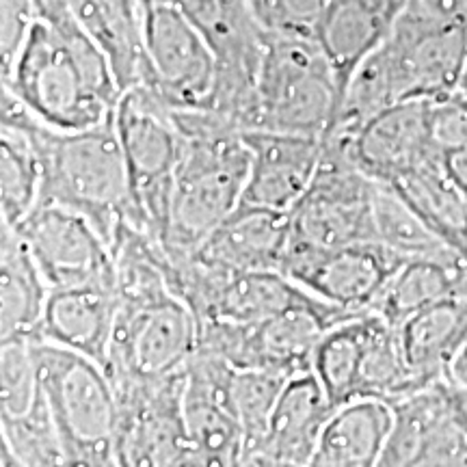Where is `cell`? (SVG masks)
I'll list each match as a JSON object with an SVG mask.
<instances>
[{"instance_id":"1","label":"cell","mask_w":467,"mask_h":467,"mask_svg":"<svg viewBox=\"0 0 467 467\" xmlns=\"http://www.w3.org/2000/svg\"><path fill=\"white\" fill-rule=\"evenodd\" d=\"M3 87L44 126L91 130L113 121L121 89L113 63L78 16L33 22Z\"/></svg>"},{"instance_id":"2","label":"cell","mask_w":467,"mask_h":467,"mask_svg":"<svg viewBox=\"0 0 467 467\" xmlns=\"http://www.w3.org/2000/svg\"><path fill=\"white\" fill-rule=\"evenodd\" d=\"M184 137L169 225L161 247L167 258H182L241 206L249 175L243 132L213 110H173Z\"/></svg>"},{"instance_id":"3","label":"cell","mask_w":467,"mask_h":467,"mask_svg":"<svg viewBox=\"0 0 467 467\" xmlns=\"http://www.w3.org/2000/svg\"><path fill=\"white\" fill-rule=\"evenodd\" d=\"M465 58L467 22L407 0L388 39L355 72L353 91L370 110L440 100L459 91Z\"/></svg>"},{"instance_id":"4","label":"cell","mask_w":467,"mask_h":467,"mask_svg":"<svg viewBox=\"0 0 467 467\" xmlns=\"http://www.w3.org/2000/svg\"><path fill=\"white\" fill-rule=\"evenodd\" d=\"M26 126L42 161V202L80 213L109 244L124 221L134 223L130 178L113 121L61 132L28 113Z\"/></svg>"},{"instance_id":"5","label":"cell","mask_w":467,"mask_h":467,"mask_svg":"<svg viewBox=\"0 0 467 467\" xmlns=\"http://www.w3.org/2000/svg\"><path fill=\"white\" fill-rule=\"evenodd\" d=\"M337 109L340 89L314 37L266 33L247 130L325 137Z\"/></svg>"},{"instance_id":"6","label":"cell","mask_w":467,"mask_h":467,"mask_svg":"<svg viewBox=\"0 0 467 467\" xmlns=\"http://www.w3.org/2000/svg\"><path fill=\"white\" fill-rule=\"evenodd\" d=\"M113 126L130 178L132 225L161 244L169 225L184 145L173 109L145 85H132L117 102Z\"/></svg>"},{"instance_id":"7","label":"cell","mask_w":467,"mask_h":467,"mask_svg":"<svg viewBox=\"0 0 467 467\" xmlns=\"http://www.w3.org/2000/svg\"><path fill=\"white\" fill-rule=\"evenodd\" d=\"M221 58L206 28L173 0H141V78L167 107L210 109Z\"/></svg>"},{"instance_id":"8","label":"cell","mask_w":467,"mask_h":467,"mask_svg":"<svg viewBox=\"0 0 467 467\" xmlns=\"http://www.w3.org/2000/svg\"><path fill=\"white\" fill-rule=\"evenodd\" d=\"M353 317L359 314H350L314 296L303 306L260 323L203 320L197 350L227 361L236 370L266 368L296 377L312 372L314 353L327 331Z\"/></svg>"},{"instance_id":"9","label":"cell","mask_w":467,"mask_h":467,"mask_svg":"<svg viewBox=\"0 0 467 467\" xmlns=\"http://www.w3.org/2000/svg\"><path fill=\"white\" fill-rule=\"evenodd\" d=\"M119 467H200L184 418V370L115 385Z\"/></svg>"},{"instance_id":"10","label":"cell","mask_w":467,"mask_h":467,"mask_svg":"<svg viewBox=\"0 0 467 467\" xmlns=\"http://www.w3.org/2000/svg\"><path fill=\"white\" fill-rule=\"evenodd\" d=\"M197 342L200 323L180 296L119 306L107 372L113 385L156 381L182 372L197 353Z\"/></svg>"},{"instance_id":"11","label":"cell","mask_w":467,"mask_h":467,"mask_svg":"<svg viewBox=\"0 0 467 467\" xmlns=\"http://www.w3.org/2000/svg\"><path fill=\"white\" fill-rule=\"evenodd\" d=\"M405 262L379 243L318 249L290 236L282 275L320 301L350 314H366L372 312L385 285Z\"/></svg>"},{"instance_id":"12","label":"cell","mask_w":467,"mask_h":467,"mask_svg":"<svg viewBox=\"0 0 467 467\" xmlns=\"http://www.w3.org/2000/svg\"><path fill=\"white\" fill-rule=\"evenodd\" d=\"M35 348L42 392L58 435L78 441H113L119 402L104 366L37 337Z\"/></svg>"},{"instance_id":"13","label":"cell","mask_w":467,"mask_h":467,"mask_svg":"<svg viewBox=\"0 0 467 467\" xmlns=\"http://www.w3.org/2000/svg\"><path fill=\"white\" fill-rule=\"evenodd\" d=\"M16 230L50 290L115 284L109 241L76 210L42 202Z\"/></svg>"},{"instance_id":"14","label":"cell","mask_w":467,"mask_h":467,"mask_svg":"<svg viewBox=\"0 0 467 467\" xmlns=\"http://www.w3.org/2000/svg\"><path fill=\"white\" fill-rule=\"evenodd\" d=\"M327 137V134H325ZM366 175L394 184L443 156L431 139V100H407L381 110L353 134H336Z\"/></svg>"},{"instance_id":"15","label":"cell","mask_w":467,"mask_h":467,"mask_svg":"<svg viewBox=\"0 0 467 467\" xmlns=\"http://www.w3.org/2000/svg\"><path fill=\"white\" fill-rule=\"evenodd\" d=\"M467 465V437L454 422L446 379L394 405V424L379 467Z\"/></svg>"},{"instance_id":"16","label":"cell","mask_w":467,"mask_h":467,"mask_svg":"<svg viewBox=\"0 0 467 467\" xmlns=\"http://www.w3.org/2000/svg\"><path fill=\"white\" fill-rule=\"evenodd\" d=\"M249 175L243 206L290 213L306 195L323 159V137L247 130Z\"/></svg>"},{"instance_id":"17","label":"cell","mask_w":467,"mask_h":467,"mask_svg":"<svg viewBox=\"0 0 467 467\" xmlns=\"http://www.w3.org/2000/svg\"><path fill=\"white\" fill-rule=\"evenodd\" d=\"M119 312L115 284H89L50 290L35 337L85 355L107 370Z\"/></svg>"},{"instance_id":"18","label":"cell","mask_w":467,"mask_h":467,"mask_svg":"<svg viewBox=\"0 0 467 467\" xmlns=\"http://www.w3.org/2000/svg\"><path fill=\"white\" fill-rule=\"evenodd\" d=\"M288 241L290 213L241 203L192 255L223 271L282 273Z\"/></svg>"},{"instance_id":"19","label":"cell","mask_w":467,"mask_h":467,"mask_svg":"<svg viewBox=\"0 0 467 467\" xmlns=\"http://www.w3.org/2000/svg\"><path fill=\"white\" fill-rule=\"evenodd\" d=\"M334 409L312 372L290 377L273 409L265 437L249 454L307 467L314 446Z\"/></svg>"},{"instance_id":"20","label":"cell","mask_w":467,"mask_h":467,"mask_svg":"<svg viewBox=\"0 0 467 467\" xmlns=\"http://www.w3.org/2000/svg\"><path fill=\"white\" fill-rule=\"evenodd\" d=\"M394 424V405L358 399L336 407L307 467H379Z\"/></svg>"},{"instance_id":"21","label":"cell","mask_w":467,"mask_h":467,"mask_svg":"<svg viewBox=\"0 0 467 467\" xmlns=\"http://www.w3.org/2000/svg\"><path fill=\"white\" fill-rule=\"evenodd\" d=\"M402 358L424 388L448 377L467 342V296L435 303L396 327Z\"/></svg>"},{"instance_id":"22","label":"cell","mask_w":467,"mask_h":467,"mask_svg":"<svg viewBox=\"0 0 467 467\" xmlns=\"http://www.w3.org/2000/svg\"><path fill=\"white\" fill-rule=\"evenodd\" d=\"M25 104L3 87L0 130V223L17 227L42 202L44 171L26 126Z\"/></svg>"},{"instance_id":"23","label":"cell","mask_w":467,"mask_h":467,"mask_svg":"<svg viewBox=\"0 0 467 467\" xmlns=\"http://www.w3.org/2000/svg\"><path fill=\"white\" fill-rule=\"evenodd\" d=\"M50 285L16 227L0 223V340L35 337Z\"/></svg>"},{"instance_id":"24","label":"cell","mask_w":467,"mask_h":467,"mask_svg":"<svg viewBox=\"0 0 467 467\" xmlns=\"http://www.w3.org/2000/svg\"><path fill=\"white\" fill-rule=\"evenodd\" d=\"M467 296V265L463 258L407 260L379 296L372 312L392 327L435 303Z\"/></svg>"},{"instance_id":"25","label":"cell","mask_w":467,"mask_h":467,"mask_svg":"<svg viewBox=\"0 0 467 467\" xmlns=\"http://www.w3.org/2000/svg\"><path fill=\"white\" fill-rule=\"evenodd\" d=\"M375 241L402 260L452 258L459 255L424 223L422 217L389 184L379 182L372 202ZM461 258V255H459Z\"/></svg>"},{"instance_id":"26","label":"cell","mask_w":467,"mask_h":467,"mask_svg":"<svg viewBox=\"0 0 467 467\" xmlns=\"http://www.w3.org/2000/svg\"><path fill=\"white\" fill-rule=\"evenodd\" d=\"M368 314H359V317L342 320V323L331 327L320 340L317 353H314L312 375L317 377L320 388L325 389L327 399L334 407L358 400Z\"/></svg>"},{"instance_id":"27","label":"cell","mask_w":467,"mask_h":467,"mask_svg":"<svg viewBox=\"0 0 467 467\" xmlns=\"http://www.w3.org/2000/svg\"><path fill=\"white\" fill-rule=\"evenodd\" d=\"M0 467H66L63 443L46 399L25 416H0Z\"/></svg>"},{"instance_id":"28","label":"cell","mask_w":467,"mask_h":467,"mask_svg":"<svg viewBox=\"0 0 467 467\" xmlns=\"http://www.w3.org/2000/svg\"><path fill=\"white\" fill-rule=\"evenodd\" d=\"M288 375L266 368H247L236 370L232 383V400L236 411L238 424H241L244 441H247V454L254 451L266 433L268 420L275 409L279 396H282Z\"/></svg>"},{"instance_id":"29","label":"cell","mask_w":467,"mask_h":467,"mask_svg":"<svg viewBox=\"0 0 467 467\" xmlns=\"http://www.w3.org/2000/svg\"><path fill=\"white\" fill-rule=\"evenodd\" d=\"M42 394L35 337L0 340V416H25Z\"/></svg>"},{"instance_id":"30","label":"cell","mask_w":467,"mask_h":467,"mask_svg":"<svg viewBox=\"0 0 467 467\" xmlns=\"http://www.w3.org/2000/svg\"><path fill=\"white\" fill-rule=\"evenodd\" d=\"M431 139L441 156L467 145V98L459 91L431 100Z\"/></svg>"},{"instance_id":"31","label":"cell","mask_w":467,"mask_h":467,"mask_svg":"<svg viewBox=\"0 0 467 467\" xmlns=\"http://www.w3.org/2000/svg\"><path fill=\"white\" fill-rule=\"evenodd\" d=\"M0 67L3 76L14 66L33 22L37 20L35 0H0Z\"/></svg>"},{"instance_id":"32","label":"cell","mask_w":467,"mask_h":467,"mask_svg":"<svg viewBox=\"0 0 467 467\" xmlns=\"http://www.w3.org/2000/svg\"><path fill=\"white\" fill-rule=\"evenodd\" d=\"M446 396H448V405H451L454 422L459 424V429L463 431V435L467 437V388L454 385L446 379Z\"/></svg>"},{"instance_id":"33","label":"cell","mask_w":467,"mask_h":467,"mask_svg":"<svg viewBox=\"0 0 467 467\" xmlns=\"http://www.w3.org/2000/svg\"><path fill=\"white\" fill-rule=\"evenodd\" d=\"M443 165H446V171L451 173L454 182L467 192V145L452 151V154L443 156Z\"/></svg>"},{"instance_id":"34","label":"cell","mask_w":467,"mask_h":467,"mask_svg":"<svg viewBox=\"0 0 467 467\" xmlns=\"http://www.w3.org/2000/svg\"><path fill=\"white\" fill-rule=\"evenodd\" d=\"M448 381L454 385H461V388H467V342L463 348L459 350V355L454 358L451 370H448Z\"/></svg>"},{"instance_id":"35","label":"cell","mask_w":467,"mask_h":467,"mask_svg":"<svg viewBox=\"0 0 467 467\" xmlns=\"http://www.w3.org/2000/svg\"><path fill=\"white\" fill-rule=\"evenodd\" d=\"M459 93H461V96H465V98H467V58H465V67H463V74H461Z\"/></svg>"},{"instance_id":"36","label":"cell","mask_w":467,"mask_h":467,"mask_svg":"<svg viewBox=\"0 0 467 467\" xmlns=\"http://www.w3.org/2000/svg\"><path fill=\"white\" fill-rule=\"evenodd\" d=\"M459 467H467V465H459Z\"/></svg>"}]
</instances>
